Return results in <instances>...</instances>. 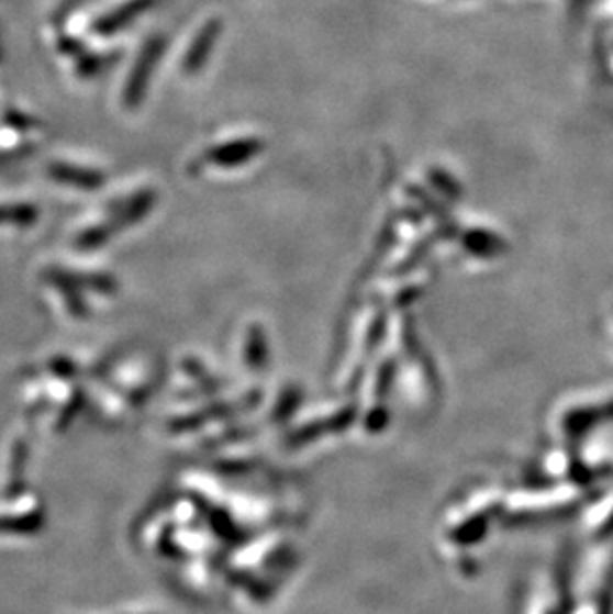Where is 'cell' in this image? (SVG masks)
Returning <instances> with one entry per match:
<instances>
[{
  "label": "cell",
  "mask_w": 613,
  "mask_h": 614,
  "mask_svg": "<svg viewBox=\"0 0 613 614\" xmlns=\"http://www.w3.org/2000/svg\"><path fill=\"white\" fill-rule=\"evenodd\" d=\"M220 31H222L220 21H210L201 29L198 38L193 41V46L186 54V63H183V70L186 72H198L201 66L205 64L208 54L213 48V42L218 41V36H220Z\"/></svg>",
  "instance_id": "1"
},
{
  "label": "cell",
  "mask_w": 613,
  "mask_h": 614,
  "mask_svg": "<svg viewBox=\"0 0 613 614\" xmlns=\"http://www.w3.org/2000/svg\"><path fill=\"white\" fill-rule=\"evenodd\" d=\"M261 152V142L255 139H244V142H233L223 146L213 147L208 154V159L218 166H237Z\"/></svg>",
  "instance_id": "2"
}]
</instances>
